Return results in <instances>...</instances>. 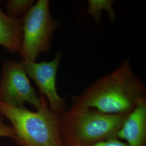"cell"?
Returning a JSON list of instances; mask_svg holds the SVG:
<instances>
[{"mask_svg":"<svg viewBox=\"0 0 146 146\" xmlns=\"http://www.w3.org/2000/svg\"><path fill=\"white\" fill-rule=\"evenodd\" d=\"M73 99L74 104L105 114L128 115L146 100V88L126 60Z\"/></svg>","mask_w":146,"mask_h":146,"instance_id":"1","label":"cell"},{"mask_svg":"<svg viewBox=\"0 0 146 146\" xmlns=\"http://www.w3.org/2000/svg\"><path fill=\"white\" fill-rule=\"evenodd\" d=\"M128 115L105 114L73 103L60 119V131L64 146H88L116 139Z\"/></svg>","mask_w":146,"mask_h":146,"instance_id":"2","label":"cell"},{"mask_svg":"<svg viewBox=\"0 0 146 146\" xmlns=\"http://www.w3.org/2000/svg\"><path fill=\"white\" fill-rule=\"evenodd\" d=\"M40 98L41 105L35 111L0 101V115L10 121L20 146H64L60 131V116L50 110L44 96Z\"/></svg>","mask_w":146,"mask_h":146,"instance_id":"3","label":"cell"},{"mask_svg":"<svg viewBox=\"0 0 146 146\" xmlns=\"http://www.w3.org/2000/svg\"><path fill=\"white\" fill-rule=\"evenodd\" d=\"M60 23L52 17L48 0H38L22 17L23 38L20 55L23 60L36 61L41 53L49 52L53 33Z\"/></svg>","mask_w":146,"mask_h":146,"instance_id":"4","label":"cell"},{"mask_svg":"<svg viewBox=\"0 0 146 146\" xmlns=\"http://www.w3.org/2000/svg\"><path fill=\"white\" fill-rule=\"evenodd\" d=\"M0 101L13 106L29 103L37 110L40 98L32 87L23 63L14 60L3 64L0 78Z\"/></svg>","mask_w":146,"mask_h":146,"instance_id":"5","label":"cell"},{"mask_svg":"<svg viewBox=\"0 0 146 146\" xmlns=\"http://www.w3.org/2000/svg\"><path fill=\"white\" fill-rule=\"evenodd\" d=\"M62 54L58 52L50 61L36 62L29 60H22L28 76L35 82L41 95L47 99L53 112L61 116L66 110L67 104L57 92L56 75Z\"/></svg>","mask_w":146,"mask_h":146,"instance_id":"6","label":"cell"},{"mask_svg":"<svg viewBox=\"0 0 146 146\" xmlns=\"http://www.w3.org/2000/svg\"><path fill=\"white\" fill-rule=\"evenodd\" d=\"M117 139L127 146H146V100L127 116L117 133Z\"/></svg>","mask_w":146,"mask_h":146,"instance_id":"7","label":"cell"},{"mask_svg":"<svg viewBox=\"0 0 146 146\" xmlns=\"http://www.w3.org/2000/svg\"><path fill=\"white\" fill-rule=\"evenodd\" d=\"M22 38V17L12 18L0 8V46L11 54L20 52Z\"/></svg>","mask_w":146,"mask_h":146,"instance_id":"8","label":"cell"},{"mask_svg":"<svg viewBox=\"0 0 146 146\" xmlns=\"http://www.w3.org/2000/svg\"><path fill=\"white\" fill-rule=\"evenodd\" d=\"M114 1L111 0H89L88 1V13L96 23H99L102 10L107 12L110 20L114 21L116 17L113 8Z\"/></svg>","mask_w":146,"mask_h":146,"instance_id":"9","label":"cell"},{"mask_svg":"<svg viewBox=\"0 0 146 146\" xmlns=\"http://www.w3.org/2000/svg\"><path fill=\"white\" fill-rule=\"evenodd\" d=\"M35 3L33 0H9L5 4L7 15L12 18L25 15Z\"/></svg>","mask_w":146,"mask_h":146,"instance_id":"10","label":"cell"},{"mask_svg":"<svg viewBox=\"0 0 146 146\" xmlns=\"http://www.w3.org/2000/svg\"><path fill=\"white\" fill-rule=\"evenodd\" d=\"M11 137L14 139L15 137L14 132L12 127L3 123L1 117H0V137Z\"/></svg>","mask_w":146,"mask_h":146,"instance_id":"11","label":"cell"},{"mask_svg":"<svg viewBox=\"0 0 146 146\" xmlns=\"http://www.w3.org/2000/svg\"><path fill=\"white\" fill-rule=\"evenodd\" d=\"M88 146H127V145L124 142L116 139L100 142Z\"/></svg>","mask_w":146,"mask_h":146,"instance_id":"12","label":"cell"}]
</instances>
